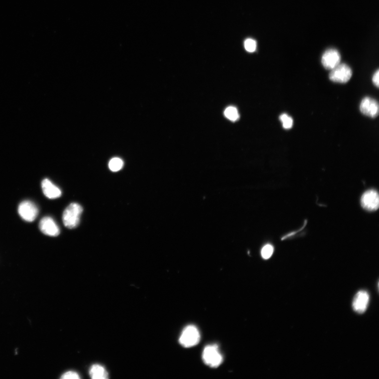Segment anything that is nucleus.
<instances>
[{
    "instance_id": "11",
    "label": "nucleus",
    "mask_w": 379,
    "mask_h": 379,
    "mask_svg": "<svg viewBox=\"0 0 379 379\" xmlns=\"http://www.w3.org/2000/svg\"><path fill=\"white\" fill-rule=\"evenodd\" d=\"M42 189L45 195L51 199L58 198L62 195L61 190L47 179L42 182Z\"/></svg>"
},
{
    "instance_id": "3",
    "label": "nucleus",
    "mask_w": 379,
    "mask_h": 379,
    "mask_svg": "<svg viewBox=\"0 0 379 379\" xmlns=\"http://www.w3.org/2000/svg\"><path fill=\"white\" fill-rule=\"evenodd\" d=\"M200 334L197 328L190 325L186 327L180 337V345L184 348H191L197 345L200 340Z\"/></svg>"
},
{
    "instance_id": "18",
    "label": "nucleus",
    "mask_w": 379,
    "mask_h": 379,
    "mask_svg": "<svg viewBox=\"0 0 379 379\" xmlns=\"http://www.w3.org/2000/svg\"><path fill=\"white\" fill-rule=\"evenodd\" d=\"M63 379H79L80 377L76 372L74 371H69L65 373L61 377Z\"/></svg>"
},
{
    "instance_id": "8",
    "label": "nucleus",
    "mask_w": 379,
    "mask_h": 379,
    "mask_svg": "<svg viewBox=\"0 0 379 379\" xmlns=\"http://www.w3.org/2000/svg\"><path fill=\"white\" fill-rule=\"evenodd\" d=\"M361 202L363 208L367 210H377L379 208V204L378 192L375 190L367 191L363 195Z\"/></svg>"
},
{
    "instance_id": "1",
    "label": "nucleus",
    "mask_w": 379,
    "mask_h": 379,
    "mask_svg": "<svg viewBox=\"0 0 379 379\" xmlns=\"http://www.w3.org/2000/svg\"><path fill=\"white\" fill-rule=\"evenodd\" d=\"M83 208L79 204L72 203L65 209L62 219L64 226L69 228H74L79 225Z\"/></svg>"
},
{
    "instance_id": "17",
    "label": "nucleus",
    "mask_w": 379,
    "mask_h": 379,
    "mask_svg": "<svg viewBox=\"0 0 379 379\" xmlns=\"http://www.w3.org/2000/svg\"><path fill=\"white\" fill-rule=\"evenodd\" d=\"M244 47L245 50L249 52H255L257 48L256 42L251 39L246 40L244 42Z\"/></svg>"
},
{
    "instance_id": "14",
    "label": "nucleus",
    "mask_w": 379,
    "mask_h": 379,
    "mask_svg": "<svg viewBox=\"0 0 379 379\" xmlns=\"http://www.w3.org/2000/svg\"><path fill=\"white\" fill-rule=\"evenodd\" d=\"M123 166V161L121 159L118 158L111 159L109 164V168L113 172L119 171L121 169Z\"/></svg>"
},
{
    "instance_id": "2",
    "label": "nucleus",
    "mask_w": 379,
    "mask_h": 379,
    "mask_svg": "<svg viewBox=\"0 0 379 379\" xmlns=\"http://www.w3.org/2000/svg\"><path fill=\"white\" fill-rule=\"evenodd\" d=\"M202 359L204 364L212 368H217L224 360L219 347L216 345L208 346L204 348Z\"/></svg>"
},
{
    "instance_id": "7",
    "label": "nucleus",
    "mask_w": 379,
    "mask_h": 379,
    "mask_svg": "<svg viewBox=\"0 0 379 379\" xmlns=\"http://www.w3.org/2000/svg\"><path fill=\"white\" fill-rule=\"evenodd\" d=\"M339 52L335 49H329L322 56L321 62L323 67L328 70H332L340 63Z\"/></svg>"
},
{
    "instance_id": "9",
    "label": "nucleus",
    "mask_w": 379,
    "mask_h": 379,
    "mask_svg": "<svg viewBox=\"0 0 379 379\" xmlns=\"http://www.w3.org/2000/svg\"><path fill=\"white\" fill-rule=\"evenodd\" d=\"M39 228L42 233L49 236L57 237L60 232L56 222L49 216H46L41 220Z\"/></svg>"
},
{
    "instance_id": "6",
    "label": "nucleus",
    "mask_w": 379,
    "mask_h": 379,
    "mask_svg": "<svg viewBox=\"0 0 379 379\" xmlns=\"http://www.w3.org/2000/svg\"><path fill=\"white\" fill-rule=\"evenodd\" d=\"M360 110L364 115L375 118L378 116L379 105L376 100L365 97L361 102Z\"/></svg>"
},
{
    "instance_id": "5",
    "label": "nucleus",
    "mask_w": 379,
    "mask_h": 379,
    "mask_svg": "<svg viewBox=\"0 0 379 379\" xmlns=\"http://www.w3.org/2000/svg\"><path fill=\"white\" fill-rule=\"evenodd\" d=\"M18 212L23 220L27 222H33L37 218L39 210L32 202L25 201L20 204L18 207Z\"/></svg>"
},
{
    "instance_id": "16",
    "label": "nucleus",
    "mask_w": 379,
    "mask_h": 379,
    "mask_svg": "<svg viewBox=\"0 0 379 379\" xmlns=\"http://www.w3.org/2000/svg\"><path fill=\"white\" fill-rule=\"evenodd\" d=\"M274 249L273 246L267 244L264 246L261 250V256L264 259H268L273 255Z\"/></svg>"
},
{
    "instance_id": "10",
    "label": "nucleus",
    "mask_w": 379,
    "mask_h": 379,
    "mask_svg": "<svg viewBox=\"0 0 379 379\" xmlns=\"http://www.w3.org/2000/svg\"><path fill=\"white\" fill-rule=\"evenodd\" d=\"M369 294L365 291H360L354 298L352 307L353 310L362 314L366 311L369 303Z\"/></svg>"
},
{
    "instance_id": "12",
    "label": "nucleus",
    "mask_w": 379,
    "mask_h": 379,
    "mask_svg": "<svg viewBox=\"0 0 379 379\" xmlns=\"http://www.w3.org/2000/svg\"><path fill=\"white\" fill-rule=\"evenodd\" d=\"M90 377L93 379H106L108 378V374L104 367L94 364L91 366L89 371Z\"/></svg>"
},
{
    "instance_id": "19",
    "label": "nucleus",
    "mask_w": 379,
    "mask_h": 379,
    "mask_svg": "<svg viewBox=\"0 0 379 379\" xmlns=\"http://www.w3.org/2000/svg\"><path fill=\"white\" fill-rule=\"evenodd\" d=\"M379 71L377 70L372 77L373 83H374L375 85L377 88H379Z\"/></svg>"
},
{
    "instance_id": "13",
    "label": "nucleus",
    "mask_w": 379,
    "mask_h": 379,
    "mask_svg": "<svg viewBox=\"0 0 379 379\" xmlns=\"http://www.w3.org/2000/svg\"><path fill=\"white\" fill-rule=\"evenodd\" d=\"M225 116L232 121H236L239 118V114L237 108L234 106H228L225 111Z\"/></svg>"
},
{
    "instance_id": "4",
    "label": "nucleus",
    "mask_w": 379,
    "mask_h": 379,
    "mask_svg": "<svg viewBox=\"0 0 379 379\" xmlns=\"http://www.w3.org/2000/svg\"><path fill=\"white\" fill-rule=\"evenodd\" d=\"M352 71L346 64H339L332 70L329 75L331 80L334 82L346 83L351 79Z\"/></svg>"
},
{
    "instance_id": "15",
    "label": "nucleus",
    "mask_w": 379,
    "mask_h": 379,
    "mask_svg": "<svg viewBox=\"0 0 379 379\" xmlns=\"http://www.w3.org/2000/svg\"><path fill=\"white\" fill-rule=\"evenodd\" d=\"M280 121L282 123L283 127L285 129H290L292 128L293 121L291 117L288 116L287 114L284 113L281 114L279 117Z\"/></svg>"
}]
</instances>
